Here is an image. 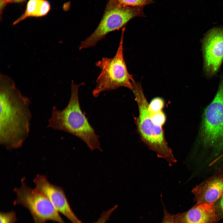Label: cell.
Here are the masks:
<instances>
[{
    "instance_id": "d6986e66",
    "label": "cell",
    "mask_w": 223,
    "mask_h": 223,
    "mask_svg": "<svg viewBox=\"0 0 223 223\" xmlns=\"http://www.w3.org/2000/svg\"><path fill=\"white\" fill-rule=\"evenodd\" d=\"M162 223H178L174 215H172L166 211H164V215Z\"/></svg>"
},
{
    "instance_id": "ffe728a7",
    "label": "cell",
    "mask_w": 223,
    "mask_h": 223,
    "mask_svg": "<svg viewBox=\"0 0 223 223\" xmlns=\"http://www.w3.org/2000/svg\"><path fill=\"white\" fill-rule=\"evenodd\" d=\"M25 0H0V11L2 12L8 3H21Z\"/></svg>"
},
{
    "instance_id": "30bf717a",
    "label": "cell",
    "mask_w": 223,
    "mask_h": 223,
    "mask_svg": "<svg viewBox=\"0 0 223 223\" xmlns=\"http://www.w3.org/2000/svg\"><path fill=\"white\" fill-rule=\"evenodd\" d=\"M197 203H215L223 195V172L215 174L194 188Z\"/></svg>"
},
{
    "instance_id": "ba28073f",
    "label": "cell",
    "mask_w": 223,
    "mask_h": 223,
    "mask_svg": "<svg viewBox=\"0 0 223 223\" xmlns=\"http://www.w3.org/2000/svg\"><path fill=\"white\" fill-rule=\"evenodd\" d=\"M203 69L208 77L217 72L223 61V27L209 30L203 39Z\"/></svg>"
},
{
    "instance_id": "5b68a950",
    "label": "cell",
    "mask_w": 223,
    "mask_h": 223,
    "mask_svg": "<svg viewBox=\"0 0 223 223\" xmlns=\"http://www.w3.org/2000/svg\"><path fill=\"white\" fill-rule=\"evenodd\" d=\"M143 7L126 6L109 0L98 26L90 36L81 42L79 49L95 46L108 33L125 27L133 18L144 16Z\"/></svg>"
},
{
    "instance_id": "52a82bcc",
    "label": "cell",
    "mask_w": 223,
    "mask_h": 223,
    "mask_svg": "<svg viewBox=\"0 0 223 223\" xmlns=\"http://www.w3.org/2000/svg\"><path fill=\"white\" fill-rule=\"evenodd\" d=\"M16 196L14 205H20L30 212L34 223L49 221L65 223L49 200L35 188L27 186L22 181L21 186L14 190Z\"/></svg>"
},
{
    "instance_id": "5bb4252c",
    "label": "cell",
    "mask_w": 223,
    "mask_h": 223,
    "mask_svg": "<svg viewBox=\"0 0 223 223\" xmlns=\"http://www.w3.org/2000/svg\"><path fill=\"white\" fill-rule=\"evenodd\" d=\"M164 105L163 99L160 97H156L152 99L149 103L148 108L151 112H155L162 111Z\"/></svg>"
},
{
    "instance_id": "8fae6325",
    "label": "cell",
    "mask_w": 223,
    "mask_h": 223,
    "mask_svg": "<svg viewBox=\"0 0 223 223\" xmlns=\"http://www.w3.org/2000/svg\"><path fill=\"white\" fill-rule=\"evenodd\" d=\"M174 216L178 223H216L220 220L214 203H196L187 211Z\"/></svg>"
},
{
    "instance_id": "9c48e42d",
    "label": "cell",
    "mask_w": 223,
    "mask_h": 223,
    "mask_svg": "<svg viewBox=\"0 0 223 223\" xmlns=\"http://www.w3.org/2000/svg\"><path fill=\"white\" fill-rule=\"evenodd\" d=\"M33 181L35 188L50 201L56 210L72 223H82L72 210L62 188L50 182L45 176L37 175Z\"/></svg>"
},
{
    "instance_id": "277c9868",
    "label": "cell",
    "mask_w": 223,
    "mask_h": 223,
    "mask_svg": "<svg viewBox=\"0 0 223 223\" xmlns=\"http://www.w3.org/2000/svg\"><path fill=\"white\" fill-rule=\"evenodd\" d=\"M125 28L122 29L119 45L115 56L112 58L103 57L96 63L101 71L96 82L92 94L97 97L100 93L125 87L132 90L135 81L129 73L125 60L123 39Z\"/></svg>"
},
{
    "instance_id": "2e32d148",
    "label": "cell",
    "mask_w": 223,
    "mask_h": 223,
    "mask_svg": "<svg viewBox=\"0 0 223 223\" xmlns=\"http://www.w3.org/2000/svg\"><path fill=\"white\" fill-rule=\"evenodd\" d=\"M151 117L154 121L157 124L162 126L166 120V116L162 111L155 112H151Z\"/></svg>"
},
{
    "instance_id": "ac0fdd59",
    "label": "cell",
    "mask_w": 223,
    "mask_h": 223,
    "mask_svg": "<svg viewBox=\"0 0 223 223\" xmlns=\"http://www.w3.org/2000/svg\"><path fill=\"white\" fill-rule=\"evenodd\" d=\"M217 214L220 219L223 218V195L215 203Z\"/></svg>"
},
{
    "instance_id": "4fadbf2b",
    "label": "cell",
    "mask_w": 223,
    "mask_h": 223,
    "mask_svg": "<svg viewBox=\"0 0 223 223\" xmlns=\"http://www.w3.org/2000/svg\"><path fill=\"white\" fill-rule=\"evenodd\" d=\"M118 4L128 6L143 7L152 2V0H110Z\"/></svg>"
},
{
    "instance_id": "7a4b0ae2",
    "label": "cell",
    "mask_w": 223,
    "mask_h": 223,
    "mask_svg": "<svg viewBox=\"0 0 223 223\" xmlns=\"http://www.w3.org/2000/svg\"><path fill=\"white\" fill-rule=\"evenodd\" d=\"M71 84V95L66 107L61 110L55 106L52 108L51 115L48 120L47 127L71 134L83 141L91 151L98 149L102 151L99 136L82 111L79 102L78 90L84 85Z\"/></svg>"
},
{
    "instance_id": "e0dca14e",
    "label": "cell",
    "mask_w": 223,
    "mask_h": 223,
    "mask_svg": "<svg viewBox=\"0 0 223 223\" xmlns=\"http://www.w3.org/2000/svg\"><path fill=\"white\" fill-rule=\"evenodd\" d=\"M116 205L109 210L103 212L98 221L94 223H106L113 212L116 208Z\"/></svg>"
},
{
    "instance_id": "3957f363",
    "label": "cell",
    "mask_w": 223,
    "mask_h": 223,
    "mask_svg": "<svg viewBox=\"0 0 223 223\" xmlns=\"http://www.w3.org/2000/svg\"><path fill=\"white\" fill-rule=\"evenodd\" d=\"M132 91L138 107V116L134 120L141 140L159 157L165 159L171 164L176 162L166 140L162 126L155 123L151 117L149 103L141 83L135 81Z\"/></svg>"
},
{
    "instance_id": "9a60e30c",
    "label": "cell",
    "mask_w": 223,
    "mask_h": 223,
    "mask_svg": "<svg viewBox=\"0 0 223 223\" xmlns=\"http://www.w3.org/2000/svg\"><path fill=\"white\" fill-rule=\"evenodd\" d=\"M15 212L13 211L0 212V223H15L17 221Z\"/></svg>"
},
{
    "instance_id": "6da1fadb",
    "label": "cell",
    "mask_w": 223,
    "mask_h": 223,
    "mask_svg": "<svg viewBox=\"0 0 223 223\" xmlns=\"http://www.w3.org/2000/svg\"><path fill=\"white\" fill-rule=\"evenodd\" d=\"M31 99L9 77L0 76V143L8 149L21 146L30 131Z\"/></svg>"
},
{
    "instance_id": "8992f818",
    "label": "cell",
    "mask_w": 223,
    "mask_h": 223,
    "mask_svg": "<svg viewBox=\"0 0 223 223\" xmlns=\"http://www.w3.org/2000/svg\"><path fill=\"white\" fill-rule=\"evenodd\" d=\"M199 134L205 146L223 149V75L214 98L204 111Z\"/></svg>"
},
{
    "instance_id": "7c38bea8",
    "label": "cell",
    "mask_w": 223,
    "mask_h": 223,
    "mask_svg": "<svg viewBox=\"0 0 223 223\" xmlns=\"http://www.w3.org/2000/svg\"><path fill=\"white\" fill-rule=\"evenodd\" d=\"M50 9L49 2L47 0H29L22 14L13 23L15 25L29 17H39L47 14Z\"/></svg>"
}]
</instances>
